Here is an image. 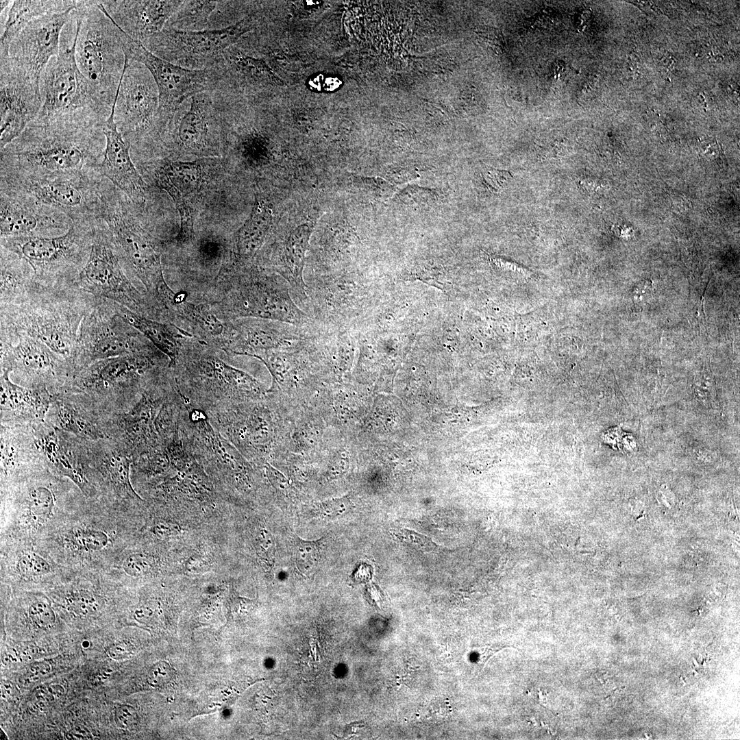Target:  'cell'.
<instances>
[{
	"label": "cell",
	"mask_w": 740,
	"mask_h": 740,
	"mask_svg": "<svg viewBox=\"0 0 740 740\" xmlns=\"http://www.w3.org/2000/svg\"><path fill=\"white\" fill-rule=\"evenodd\" d=\"M108 119L92 110L37 117L0 152V171L47 175L96 169Z\"/></svg>",
	"instance_id": "obj_1"
},
{
	"label": "cell",
	"mask_w": 740,
	"mask_h": 740,
	"mask_svg": "<svg viewBox=\"0 0 740 740\" xmlns=\"http://www.w3.org/2000/svg\"><path fill=\"white\" fill-rule=\"evenodd\" d=\"M128 536L125 515L85 497L40 542L72 572H106L125 550Z\"/></svg>",
	"instance_id": "obj_2"
},
{
	"label": "cell",
	"mask_w": 740,
	"mask_h": 740,
	"mask_svg": "<svg viewBox=\"0 0 740 740\" xmlns=\"http://www.w3.org/2000/svg\"><path fill=\"white\" fill-rule=\"evenodd\" d=\"M99 299L73 285L44 286L20 303L0 307V331L36 339L72 367L82 321Z\"/></svg>",
	"instance_id": "obj_3"
},
{
	"label": "cell",
	"mask_w": 740,
	"mask_h": 740,
	"mask_svg": "<svg viewBox=\"0 0 740 740\" xmlns=\"http://www.w3.org/2000/svg\"><path fill=\"white\" fill-rule=\"evenodd\" d=\"M223 353L214 343L195 336L180 340L179 355L171 369L185 403L206 411L221 404L265 397V386L225 362Z\"/></svg>",
	"instance_id": "obj_4"
},
{
	"label": "cell",
	"mask_w": 740,
	"mask_h": 740,
	"mask_svg": "<svg viewBox=\"0 0 740 740\" xmlns=\"http://www.w3.org/2000/svg\"><path fill=\"white\" fill-rule=\"evenodd\" d=\"M100 219L105 223L122 266L136 278L161 310L175 293L165 281L158 242L132 212L123 193L104 178Z\"/></svg>",
	"instance_id": "obj_5"
},
{
	"label": "cell",
	"mask_w": 740,
	"mask_h": 740,
	"mask_svg": "<svg viewBox=\"0 0 740 740\" xmlns=\"http://www.w3.org/2000/svg\"><path fill=\"white\" fill-rule=\"evenodd\" d=\"M214 286L221 295L212 303L214 313L225 321L249 317L317 326L295 302L289 285L280 275L244 267L221 275Z\"/></svg>",
	"instance_id": "obj_6"
},
{
	"label": "cell",
	"mask_w": 740,
	"mask_h": 740,
	"mask_svg": "<svg viewBox=\"0 0 740 740\" xmlns=\"http://www.w3.org/2000/svg\"><path fill=\"white\" fill-rule=\"evenodd\" d=\"M10 484L1 497L0 541H40L85 498L47 479Z\"/></svg>",
	"instance_id": "obj_7"
},
{
	"label": "cell",
	"mask_w": 740,
	"mask_h": 740,
	"mask_svg": "<svg viewBox=\"0 0 740 740\" xmlns=\"http://www.w3.org/2000/svg\"><path fill=\"white\" fill-rule=\"evenodd\" d=\"M75 16L77 65L101 101L112 108L125 61L121 29L98 1H78Z\"/></svg>",
	"instance_id": "obj_8"
},
{
	"label": "cell",
	"mask_w": 740,
	"mask_h": 740,
	"mask_svg": "<svg viewBox=\"0 0 740 740\" xmlns=\"http://www.w3.org/2000/svg\"><path fill=\"white\" fill-rule=\"evenodd\" d=\"M97 224L72 223L55 236L2 237L0 246L28 262L42 284L73 285L88 258Z\"/></svg>",
	"instance_id": "obj_9"
},
{
	"label": "cell",
	"mask_w": 740,
	"mask_h": 740,
	"mask_svg": "<svg viewBox=\"0 0 740 740\" xmlns=\"http://www.w3.org/2000/svg\"><path fill=\"white\" fill-rule=\"evenodd\" d=\"M0 173V186L62 212L73 223L95 225L101 221L100 188L104 177L97 169L47 175Z\"/></svg>",
	"instance_id": "obj_10"
},
{
	"label": "cell",
	"mask_w": 740,
	"mask_h": 740,
	"mask_svg": "<svg viewBox=\"0 0 740 740\" xmlns=\"http://www.w3.org/2000/svg\"><path fill=\"white\" fill-rule=\"evenodd\" d=\"M180 432L186 449L205 471L227 486L251 493L262 467L247 460L211 424L206 412L184 402Z\"/></svg>",
	"instance_id": "obj_11"
},
{
	"label": "cell",
	"mask_w": 740,
	"mask_h": 740,
	"mask_svg": "<svg viewBox=\"0 0 740 740\" xmlns=\"http://www.w3.org/2000/svg\"><path fill=\"white\" fill-rule=\"evenodd\" d=\"M213 427L254 465L269 463L277 445L281 415L266 397L221 404L205 411Z\"/></svg>",
	"instance_id": "obj_12"
},
{
	"label": "cell",
	"mask_w": 740,
	"mask_h": 740,
	"mask_svg": "<svg viewBox=\"0 0 740 740\" xmlns=\"http://www.w3.org/2000/svg\"><path fill=\"white\" fill-rule=\"evenodd\" d=\"M76 34L77 21L72 16L62 31L59 54L51 58L40 76L42 106L38 117L82 110H95L106 118L111 114L112 108L101 101L77 65Z\"/></svg>",
	"instance_id": "obj_13"
},
{
	"label": "cell",
	"mask_w": 740,
	"mask_h": 740,
	"mask_svg": "<svg viewBox=\"0 0 740 740\" xmlns=\"http://www.w3.org/2000/svg\"><path fill=\"white\" fill-rule=\"evenodd\" d=\"M73 286L147 318L156 320L160 312L158 306L134 286L124 271L108 230L102 221L95 227L88 258Z\"/></svg>",
	"instance_id": "obj_14"
},
{
	"label": "cell",
	"mask_w": 740,
	"mask_h": 740,
	"mask_svg": "<svg viewBox=\"0 0 740 740\" xmlns=\"http://www.w3.org/2000/svg\"><path fill=\"white\" fill-rule=\"evenodd\" d=\"M113 108L114 121L130 145V151L155 147L162 132L159 94L151 74L143 64L125 58Z\"/></svg>",
	"instance_id": "obj_15"
},
{
	"label": "cell",
	"mask_w": 740,
	"mask_h": 740,
	"mask_svg": "<svg viewBox=\"0 0 740 740\" xmlns=\"http://www.w3.org/2000/svg\"><path fill=\"white\" fill-rule=\"evenodd\" d=\"M154 348L116 314L113 301L100 298L80 325L72 361L73 375L97 361Z\"/></svg>",
	"instance_id": "obj_16"
},
{
	"label": "cell",
	"mask_w": 740,
	"mask_h": 740,
	"mask_svg": "<svg viewBox=\"0 0 740 740\" xmlns=\"http://www.w3.org/2000/svg\"><path fill=\"white\" fill-rule=\"evenodd\" d=\"M120 37L125 58L143 64L156 82L162 132L175 111L186 99L214 90L217 77L213 67L204 70L183 68L158 57L122 29Z\"/></svg>",
	"instance_id": "obj_17"
},
{
	"label": "cell",
	"mask_w": 740,
	"mask_h": 740,
	"mask_svg": "<svg viewBox=\"0 0 740 740\" xmlns=\"http://www.w3.org/2000/svg\"><path fill=\"white\" fill-rule=\"evenodd\" d=\"M309 343L299 349L272 351L254 357L271 374L265 397L280 414L308 404L325 384Z\"/></svg>",
	"instance_id": "obj_18"
},
{
	"label": "cell",
	"mask_w": 740,
	"mask_h": 740,
	"mask_svg": "<svg viewBox=\"0 0 740 740\" xmlns=\"http://www.w3.org/2000/svg\"><path fill=\"white\" fill-rule=\"evenodd\" d=\"M222 334L212 343L226 354L255 357L272 351L305 347L319 333L316 328L258 318L226 321Z\"/></svg>",
	"instance_id": "obj_19"
},
{
	"label": "cell",
	"mask_w": 740,
	"mask_h": 740,
	"mask_svg": "<svg viewBox=\"0 0 740 740\" xmlns=\"http://www.w3.org/2000/svg\"><path fill=\"white\" fill-rule=\"evenodd\" d=\"M243 30V23L215 29L185 32L163 29L143 45L158 57L192 70L212 68Z\"/></svg>",
	"instance_id": "obj_20"
},
{
	"label": "cell",
	"mask_w": 740,
	"mask_h": 740,
	"mask_svg": "<svg viewBox=\"0 0 740 740\" xmlns=\"http://www.w3.org/2000/svg\"><path fill=\"white\" fill-rule=\"evenodd\" d=\"M169 364V358L156 347L97 361L77 372L73 382L86 391L130 394L143 390Z\"/></svg>",
	"instance_id": "obj_21"
},
{
	"label": "cell",
	"mask_w": 740,
	"mask_h": 740,
	"mask_svg": "<svg viewBox=\"0 0 740 740\" xmlns=\"http://www.w3.org/2000/svg\"><path fill=\"white\" fill-rule=\"evenodd\" d=\"M168 125L172 128L173 147L182 153L212 154L224 145L223 123L210 91L186 99Z\"/></svg>",
	"instance_id": "obj_22"
},
{
	"label": "cell",
	"mask_w": 740,
	"mask_h": 740,
	"mask_svg": "<svg viewBox=\"0 0 740 740\" xmlns=\"http://www.w3.org/2000/svg\"><path fill=\"white\" fill-rule=\"evenodd\" d=\"M1 584L18 588L53 587L73 572L40 541H0Z\"/></svg>",
	"instance_id": "obj_23"
},
{
	"label": "cell",
	"mask_w": 740,
	"mask_h": 740,
	"mask_svg": "<svg viewBox=\"0 0 740 740\" xmlns=\"http://www.w3.org/2000/svg\"><path fill=\"white\" fill-rule=\"evenodd\" d=\"M42 106L40 82L0 56L1 150L36 119Z\"/></svg>",
	"instance_id": "obj_24"
},
{
	"label": "cell",
	"mask_w": 740,
	"mask_h": 740,
	"mask_svg": "<svg viewBox=\"0 0 740 740\" xmlns=\"http://www.w3.org/2000/svg\"><path fill=\"white\" fill-rule=\"evenodd\" d=\"M75 9L31 21L10 42L7 54L0 56L7 57L17 69L40 82L49 62L59 54L62 31Z\"/></svg>",
	"instance_id": "obj_25"
},
{
	"label": "cell",
	"mask_w": 740,
	"mask_h": 740,
	"mask_svg": "<svg viewBox=\"0 0 740 740\" xmlns=\"http://www.w3.org/2000/svg\"><path fill=\"white\" fill-rule=\"evenodd\" d=\"M177 386L170 368L151 380L141 392L138 400L119 420L123 445L134 458L160 445L156 429L158 413Z\"/></svg>",
	"instance_id": "obj_26"
},
{
	"label": "cell",
	"mask_w": 740,
	"mask_h": 740,
	"mask_svg": "<svg viewBox=\"0 0 740 740\" xmlns=\"http://www.w3.org/2000/svg\"><path fill=\"white\" fill-rule=\"evenodd\" d=\"M72 224L62 212L38 204L23 193L0 186V236H55Z\"/></svg>",
	"instance_id": "obj_27"
},
{
	"label": "cell",
	"mask_w": 740,
	"mask_h": 740,
	"mask_svg": "<svg viewBox=\"0 0 740 740\" xmlns=\"http://www.w3.org/2000/svg\"><path fill=\"white\" fill-rule=\"evenodd\" d=\"M0 332L1 369L16 371L40 386L73 375L71 364L42 342L25 335Z\"/></svg>",
	"instance_id": "obj_28"
},
{
	"label": "cell",
	"mask_w": 740,
	"mask_h": 740,
	"mask_svg": "<svg viewBox=\"0 0 740 740\" xmlns=\"http://www.w3.org/2000/svg\"><path fill=\"white\" fill-rule=\"evenodd\" d=\"M103 132L106 145L102 160L96 167L97 172L132 202L144 207L148 199L149 186L133 162L130 145L117 128L113 106L103 125Z\"/></svg>",
	"instance_id": "obj_29"
},
{
	"label": "cell",
	"mask_w": 740,
	"mask_h": 740,
	"mask_svg": "<svg viewBox=\"0 0 740 740\" xmlns=\"http://www.w3.org/2000/svg\"><path fill=\"white\" fill-rule=\"evenodd\" d=\"M183 1H98L99 5L126 34L144 44L161 32Z\"/></svg>",
	"instance_id": "obj_30"
},
{
	"label": "cell",
	"mask_w": 740,
	"mask_h": 740,
	"mask_svg": "<svg viewBox=\"0 0 740 740\" xmlns=\"http://www.w3.org/2000/svg\"><path fill=\"white\" fill-rule=\"evenodd\" d=\"M280 415L277 445L271 458L281 453L317 456L328 430L320 414L308 404Z\"/></svg>",
	"instance_id": "obj_31"
},
{
	"label": "cell",
	"mask_w": 740,
	"mask_h": 740,
	"mask_svg": "<svg viewBox=\"0 0 740 740\" xmlns=\"http://www.w3.org/2000/svg\"><path fill=\"white\" fill-rule=\"evenodd\" d=\"M328 428L350 432L363 408L360 393L349 382L325 383L309 403Z\"/></svg>",
	"instance_id": "obj_32"
},
{
	"label": "cell",
	"mask_w": 740,
	"mask_h": 740,
	"mask_svg": "<svg viewBox=\"0 0 740 740\" xmlns=\"http://www.w3.org/2000/svg\"><path fill=\"white\" fill-rule=\"evenodd\" d=\"M350 432L328 428L316 463V479L323 486L344 480L353 465L355 448Z\"/></svg>",
	"instance_id": "obj_33"
},
{
	"label": "cell",
	"mask_w": 740,
	"mask_h": 740,
	"mask_svg": "<svg viewBox=\"0 0 740 740\" xmlns=\"http://www.w3.org/2000/svg\"><path fill=\"white\" fill-rule=\"evenodd\" d=\"M312 229L307 225L295 229L286 240L273 268L289 285L293 299L302 306L307 300L304 269Z\"/></svg>",
	"instance_id": "obj_34"
},
{
	"label": "cell",
	"mask_w": 740,
	"mask_h": 740,
	"mask_svg": "<svg viewBox=\"0 0 740 740\" xmlns=\"http://www.w3.org/2000/svg\"><path fill=\"white\" fill-rule=\"evenodd\" d=\"M0 250V307L20 303L45 286L25 260L3 247Z\"/></svg>",
	"instance_id": "obj_35"
},
{
	"label": "cell",
	"mask_w": 740,
	"mask_h": 740,
	"mask_svg": "<svg viewBox=\"0 0 740 740\" xmlns=\"http://www.w3.org/2000/svg\"><path fill=\"white\" fill-rule=\"evenodd\" d=\"M78 1L17 0L8 9L1 36L0 56L6 55L12 40L32 21L51 14L75 9Z\"/></svg>",
	"instance_id": "obj_36"
},
{
	"label": "cell",
	"mask_w": 740,
	"mask_h": 740,
	"mask_svg": "<svg viewBox=\"0 0 740 740\" xmlns=\"http://www.w3.org/2000/svg\"><path fill=\"white\" fill-rule=\"evenodd\" d=\"M116 314L126 323L143 334L159 351L169 360L171 369L177 358L180 340L193 335L172 323H161L138 314L127 308L114 303Z\"/></svg>",
	"instance_id": "obj_37"
},
{
	"label": "cell",
	"mask_w": 740,
	"mask_h": 740,
	"mask_svg": "<svg viewBox=\"0 0 740 740\" xmlns=\"http://www.w3.org/2000/svg\"><path fill=\"white\" fill-rule=\"evenodd\" d=\"M40 439V445L52 470L61 477L69 479L85 497L99 500L90 473L69 454L56 434L49 433Z\"/></svg>",
	"instance_id": "obj_38"
},
{
	"label": "cell",
	"mask_w": 740,
	"mask_h": 740,
	"mask_svg": "<svg viewBox=\"0 0 740 740\" xmlns=\"http://www.w3.org/2000/svg\"><path fill=\"white\" fill-rule=\"evenodd\" d=\"M271 223L270 210L256 201L249 218L234 236L232 265L227 269L244 267L263 245Z\"/></svg>",
	"instance_id": "obj_39"
},
{
	"label": "cell",
	"mask_w": 740,
	"mask_h": 740,
	"mask_svg": "<svg viewBox=\"0 0 740 740\" xmlns=\"http://www.w3.org/2000/svg\"><path fill=\"white\" fill-rule=\"evenodd\" d=\"M9 369H1V410L42 419L49 406L50 395L45 386L26 388L13 383Z\"/></svg>",
	"instance_id": "obj_40"
},
{
	"label": "cell",
	"mask_w": 740,
	"mask_h": 740,
	"mask_svg": "<svg viewBox=\"0 0 740 740\" xmlns=\"http://www.w3.org/2000/svg\"><path fill=\"white\" fill-rule=\"evenodd\" d=\"M185 291L175 293L172 301L166 308L170 317L180 319L196 333L195 337L212 342L219 337L224 329L212 309L206 304H195L186 300Z\"/></svg>",
	"instance_id": "obj_41"
},
{
	"label": "cell",
	"mask_w": 740,
	"mask_h": 740,
	"mask_svg": "<svg viewBox=\"0 0 740 740\" xmlns=\"http://www.w3.org/2000/svg\"><path fill=\"white\" fill-rule=\"evenodd\" d=\"M160 569L158 554L143 548L123 551L106 573L114 581L123 577L146 580L157 576Z\"/></svg>",
	"instance_id": "obj_42"
},
{
	"label": "cell",
	"mask_w": 740,
	"mask_h": 740,
	"mask_svg": "<svg viewBox=\"0 0 740 740\" xmlns=\"http://www.w3.org/2000/svg\"><path fill=\"white\" fill-rule=\"evenodd\" d=\"M155 184L167 193L172 199L178 212L180 220V229L175 241L181 246H190L195 243V210L186 197L170 180L164 170L158 165L153 174Z\"/></svg>",
	"instance_id": "obj_43"
},
{
	"label": "cell",
	"mask_w": 740,
	"mask_h": 740,
	"mask_svg": "<svg viewBox=\"0 0 740 740\" xmlns=\"http://www.w3.org/2000/svg\"><path fill=\"white\" fill-rule=\"evenodd\" d=\"M218 1H183L170 17L164 29L185 32L208 29L210 18L217 9Z\"/></svg>",
	"instance_id": "obj_44"
},
{
	"label": "cell",
	"mask_w": 740,
	"mask_h": 740,
	"mask_svg": "<svg viewBox=\"0 0 740 740\" xmlns=\"http://www.w3.org/2000/svg\"><path fill=\"white\" fill-rule=\"evenodd\" d=\"M16 606L15 611L37 628L49 630L57 622V615L51 604L42 595L23 596L18 598Z\"/></svg>",
	"instance_id": "obj_45"
},
{
	"label": "cell",
	"mask_w": 740,
	"mask_h": 740,
	"mask_svg": "<svg viewBox=\"0 0 740 740\" xmlns=\"http://www.w3.org/2000/svg\"><path fill=\"white\" fill-rule=\"evenodd\" d=\"M57 421L62 430L79 437L92 440L103 437L102 432L92 422L69 404H57Z\"/></svg>",
	"instance_id": "obj_46"
},
{
	"label": "cell",
	"mask_w": 740,
	"mask_h": 740,
	"mask_svg": "<svg viewBox=\"0 0 740 740\" xmlns=\"http://www.w3.org/2000/svg\"><path fill=\"white\" fill-rule=\"evenodd\" d=\"M295 563L298 571L304 576L313 572L320 558V541H306L299 537L295 539Z\"/></svg>",
	"instance_id": "obj_47"
},
{
	"label": "cell",
	"mask_w": 740,
	"mask_h": 740,
	"mask_svg": "<svg viewBox=\"0 0 740 740\" xmlns=\"http://www.w3.org/2000/svg\"><path fill=\"white\" fill-rule=\"evenodd\" d=\"M255 550L258 560L266 571L273 569L275 557V543L273 535L266 529H261L255 539Z\"/></svg>",
	"instance_id": "obj_48"
},
{
	"label": "cell",
	"mask_w": 740,
	"mask_h": 740,
	"mask_svg": "<svg viewBox=\"0 0 740 740\" xmlns=\"http://www.w3.org/2000/svg\"><path fill=\"white\" fill-rule=\"evenodd\" d=\"M352 506V502L349 495L328 498L316 502L312 504V507L319 515L328 519L345 515Z\"/></svg>",
	"instance_id": "obj_49"
},
{
	"label": "cell",
	"mask_w": 740,
	"mask_h": 740,
	"mask_svg": "<svg viewBox=\"0 0 740 740\" xmlns=\"http://www.w3.org/2000/svg\"><path fill=\"white\" fill-rule=\"evenodd\" d=\"M175 671L171 665L164 661L154 663L149 669L147 681L153 688L164 689L172 684L175 680Z\"/></svg>",
	"instance_id": "obj_50"
},
{
	"label": "cell",
	"mask_w": 740,
	"mask_h": 740,
	"mask_svg": "<svg viewBox=\"0 0 740 740\" xmlns=\"http://www.w3.org/2000/svg\"><path fill=\"white\" fill-rule=\"evenodd\" d=\"M256 604L255 600L243 597L234 592H231L226 602L227 620L235 621L245 618L255 608Z\"/></svg>",
	"instance_id": "obj_51"
},
{
	"label": "cell",
	"mask_w": 740,
	"mask_h": 740,
	"mask_svg": "<svg viewBox=\"0 0 740 740\" xmlns=\"http://www.w3.org/2000/svg\"><path fill=\"white\" fill-rule=\"evenodd\" d=\"M481 176L485 185L493 193L502 191L513 179L509 172L492 167H484L481 172Z\"/></svg>",
	"instance_id": "obj_52"
},
{
	"label": "cell",
	"mask_w": 740,
	"mask_h": 740,
	"mask_svg": "<svg viewBox=\"0 0 740 740\" xmlns=\"http://www.w3.org/2000/svg\"><path fill=\"white\" fill-rule=\"evenodd\" d=\"M114 722L120 728L134 729L138 722V713L131 705H120L114 711Z\"/></svg>",
	"instance_id": "obj_53"
},
{
	"label": "cell",
	"mask_w": 740,
	"mask_h": 740,
	"mask_svg": "<svg viewBox=\"0 0 740 740\" xmlns=\"http://www.w3.org/2000/svg\"><path fill=\"white\" fill-rule=\"evenodd\" d=\"M186 570L190 574H199L208 569L209 564L206 559L198 555L191 556L185 565Z\"/></svg>",
	"instance_id": "obj_54"
},
{
	"label": "cell",
	"mask_w": 740,
	"mask_h": 740,
	"mask_svg": "<svg viewBox=\"0 0 740 740\" xmlns=\"http://www.w3.org/2000/svg\"><path fill=\"white\" fill-rule=\"evenodd\" d=\"M128 644L124 642H119L109 646L106 650V652L110 658L119 660L128 656L132 652Z\"/></svg>",
	"instance_id": "obj_55"
},
{
	"label": "cell",
	"mask_w": 740,
	"mask_h": 740,
	"mask_svg": "<svg viewBox=\"0 0 740 740\" xmlns=\"http://www.w3.org/2000/svg\"><path fill=\"white\" fill-rule=\"evenodd\" d=\"M66 737L67 739L75 740L92 739V736L89 731L82 726H77L72 728L67 732Z\"/></svg>",
	"instance_id": "obj_56"
},
{
	"label": "cell",
	"mask_w": 740,
	"mask_h": 740,
	"mask_svg": "<svg viewBox=\"0 0 740 740\" xmlns=\"http://www.w3.org/2000/svg\"><path fill=\"white\" fill-rule=\"evenodd\" d=\"M340 84L341 82L338 78L329 77L324 82V88L326 90L332 91L337 88Z\"/></svg>",
	"instance_id": "obj_57"
},
{
	"label": "cell",
	"mask_w": 740,
	"mask_h": 740,
	"mask_svg": "<svg viewBox=\"0 0 740 740\" xmlns=\"http://www.w3.org/2000/svg\"><path fill=\"white\" fill-rule=\"evenodd\" d=\"M323 78V76H322L321 75H317V76L312 77L309 81V86H310V88L312 89V90H319L321 89V87L322 86L321 84H322Z\"/></svg>",
	"instance_id": "obj_58"
},
{
	"label": "cell",
	"mask_w": 740,
	"mask_h": 740,
	"mask_svg": "<svg viewBox=\"0 0 740 740\" xmlns=\"http://www.w3.org/2000/svg\"><path fill=\"white\" fill-rule=\"evenodd\" d=\"M661 66L665 69H672L674 65V60L671 56H663L660 60Z\"/></svg>",
	"instance_id": "obj_59"
},
{
	"label": "cell",
	"mask_w": 740,
	"mask_h": 740,
	"mask_svg": "<svg viewBox=\"0 0 740 740\" xmlns=\"http://www.w3.org/2000/svg\"><path fill=\"white\" fill-rule=\"evenodd\" d=\"M650 286H651V283H649V282L645 283V282H643V283H639V284H638V285L636 286V287L634 288V290H636V291H634L637 294L639 293H645L646 291L650 289Z\"/></svg>",
	"instance_id": "obj_60"
},
{
	"label": "cell",
	"mask_w": 740,
	"mask_h": 740,
	"mask_svg": "<svg viewBox=\"0 0 740 740\" xmlns=\"http://www.w3.org/2000/svg\"><path fill=\"white\" fill-rule=\"evenodd\" d=\"M306 3L308 6H314L319 4V2L314 1H306Z\"/></svg>",
	"instance_id": "obj_61"
},
{
	"label": "cell",
	"mask_w": 740,
	"mask_h": 740,
	"mask_svg": "<svg viewBox=\"0 0 740 740\" xmlns=\"http://www.w3.org/2000/svg\"><path fill=\"white\" fill-rule=\"evenodd\" d=\"M0 739H8V736L5 735V732L3 730H1V732H0Z\"/></svg>",
	"instance_id": "obj_62"
}]
</instances>
